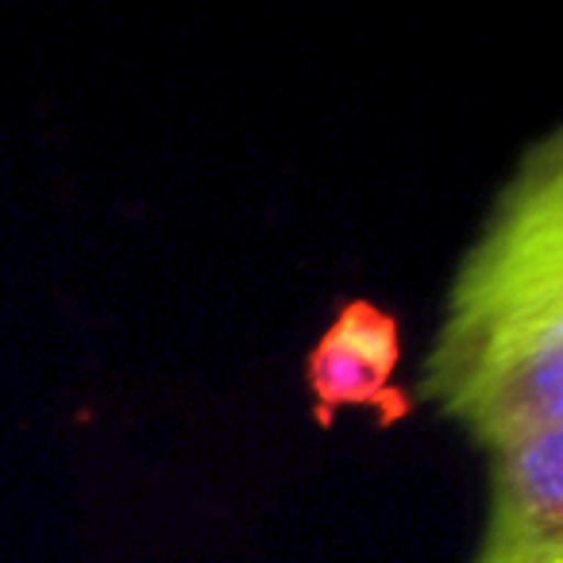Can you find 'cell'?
Masks as SVG:
<instances>
[{"label":"cell","instance_id":"obj_1","mask_svg":"<svg viewBox=\"0 0 563 563\" xmlns=\"http://www.w3.org/2000/svg\"><path fill=\"white\" fill-rule=\"evenodd\" d=\"M417 394L490 455L563 432V128L525 147L463 251Z\"/></svg>","mask_w":563,"mask_h":563},{"label":"cell","instance_id":"obj_2","mask_svg":"<svg viewBox=\"0 0 563 563\" xmlns=\"http://www.w3.org/2000/svg\"><path fill=\"white\" fill-rule=\"evenodd\" d=\"M398 317L367 298L344 301L306 355V390L313 401V421L321 429H332L336 413L344 409L371 413L378 429L409 421L417 398L398 386Z\"/></svg>","mask_w":563,"mask_h":563},{"label":"cell","instance_id":"obj_3","mask_svg":"<svg viewBox=\"0 0 563 563\" xmlns=\"http://www.w3.org/2000/svg\"><path fill=\"white\" fill-rule=\"evenodd\" d=\"M475 563H563V432L490 455Z\"/></svg>","mask_w":563,"mask_h":563}]
</instances>
